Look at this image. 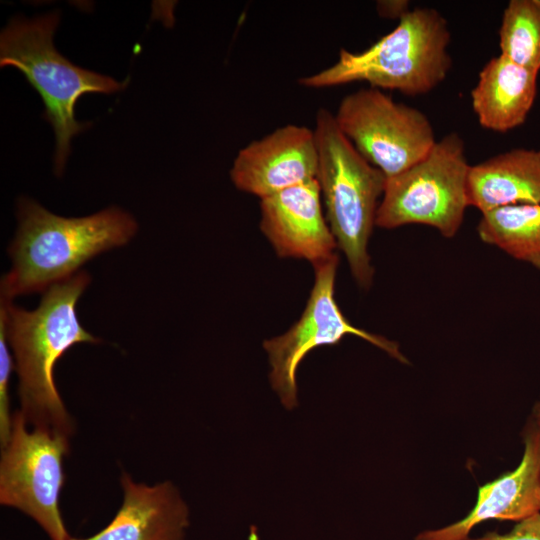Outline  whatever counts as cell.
<instances>
[{
  "label": "cell",
  "mask_w": 540,
  "mask_h": 540,
  "mask_svg": "<svg viewBox=\"0 0 540 540\" xmlns=\"http://www.w3.org/2000/svg\"><path fill=\"white\" fill-rule=\"evenodd\" d=\"M90 281V275L81 270L45 290L33 310L1 299L0 324L19 378V411L31 427L69 437L74 431L73 420L55 385L54 367L72 346L101 341L83 328L77 316L78 300Z\"/></svg>",
  "instance_id": "1"
},
{
  "label": "cell",
  "mask_w": 540,
  "mask_h": 540,
  "mask_svg": "<svg viewBox=\"0 0 540 540\" xmlns=\"http://www.w3.org/2000/svg\"><path fill=\"white\" fill-rule=\"evenodd\" d=\"M18 224L8 248L12 266L1 280L2 300L44 292L95 256L127 244L138 229L135 219L117 207L65 218L28 198L19 200Z\"/></svg>",
  "instance_id": "2"
},
{
  "label": "cell",
  "mask_w": 540,
  "mask_h": 540,
  "mask_svg": "<svg viewBox=\"0 0 540 540\" xmlns=\"http://www.w3.org/2000/svg\"><path fill=\"white\" fill-rule=\"evenodd\" d=\"M451 33L444 16L433 8H416L367 49H341L337 61L299 79L308 88L366 82L380 90L416 96L431 92L447 77L452 59Z\"/></svg>",
  "instance_id": "3"
},
{
  "label": "cell",
  "mask_w": 540,
  "mask_h": 540,
  "mask_svg": "<svg viewBox=\"0 0 540 540\" xmlns=\"http://www.w3.org/2000/svg\"><path fill=\"white\" fill-rule=\"evenodd\" d=\"M313 130L318 154L316 180L328 225L352 276L367 289L374 276L368 243L387 177L356 150L326 108L317 111Z\"/></svg>",
  "instance_id": "4"
},
{
  "label": "cell",
  "mask_w": 540,
  "mask_h": 540,
  "mask_svg": "<svg viewBox=\"0 0 540 540\" xmlns=\"http://www.w3.org/2000/svg\"><path fill=\"white\" fill-rule=\"evenodd\" d=\"M59 13L34 19H13L1 32V67L22 71L45 105L44 117L56 136L55 173L61 175L73 136L87 125L75 118V105L86 93L110 94L123 88L115 79L73 65L54 47L53 35Z\"/></svg>",
  "instance_id": "5"
},
{
  "label": "cell",
  "mask_w": 540,
  "mask_h": 540,
  "mask_svg": "<svg viewBox=\"0 0 540 540\" xmlns=\"http://www.w3.org/2000/svg\"><path fill=\"white\" fill-rule=\"evenodd\" d=\"M470 166L458 133L437 140L423 159L387 179L376 226L394 229L421 224L435 228L445 238L454 237L469 207Z\"/></svg>",
  "instance_id": "6"
},
{
  "label": "cell",
  "mask_w": 540,
  "mask_h": 540,
  "mask_svg": "<svg viewBox=\"0 0 540 540\" xmlns=\"http://www.w3.org/2000/svg\"><path fill=\"white\" fill-rule=\"evenodd\" d=\"M29 426L19 410L13 414L9 439L1 447L0 503L31 517L51 540H69L59 498L70 437Z\"/></svg>",
  "instance_id": "7"
},
{
  "label": "cell",
  "mask_w": 540,
  "mask_h": 540,
  "mask_svg": "<svg viewBox=\"0 0 540 540\" xmlns=\"http://www.w3.org/2000/svg\"><path fill=\"white\" fill-rule=\"evenodd\" d=\"M334 117L356 150L387 179L423 159L437 141L423 112L373 87L345 96Z\"/></svg>",
  "instance_id": "8"
},
{
  "label": "cell",
  "mask_w": 540,
  "mask_h": 540,
  "mask_svg": "<svg viewBox=\"0 0 540 540\" xmlns=\"http://www.w3.org/2000/svg\"><path fill=\"white\" fill-rule=\"evenodd\" d=\"M337 266V255L314 266V285L301 317L285 333L263 343L271 367V386L287 409L297 406L296 372L304 357L317 347L338 344L347 335L408 364L396 342L358 328L344 316L334 297Z\"/></svg>",
  "instance_id": "9"
},
{
  "label": "cell",
  "mask_w": 540,
  "mask_h": 540,
  "mask_svg": "<svg viewBox=\"0 0 540 540\" xmlns=\"http://www.w3.org/2000/svg\"><path fill=\"white\" fill-rule=\"evenodd\" d=\"M317 170L314 130L288 124L242 148L230 177L236 188L262 199L316 179Z\"/></svg>",
  "instance_id": "10"
},
{
  "label": "cell",
  "mask_w": 540,
  "mask_h": 540,
  "mask_svg": "<svg viewBox=\"0 0 540 540\" xmlns=\"http://www.w3.org/2000/svg\"><path fill=\"white\" fill-rule=\"evenodd\" d=\"M260 212V229L278 256L305 259L315 266L336 255L316 179L262 198Z\"/></svg>",
  "instance_id": "11"
},
{
  "label": "cell",
  "mask_w": 540,
  "mask_h": 540,
  "mask_svg": "<svg viewBox=\"0 0 540 540\" xmlns=\"http://www.w3.org/2000/svg\"><path fill=\"white\" fill-rule=\"evenodd\" d=\"M540 511V425L534 420L524 430V453L513 471L478 488L474 508L446 527L425 530L414 540H466L484 521H520Z\"/></svg>",
  "instance_id": "12"
},
{
  "label": "cell",
  "mask_w": 540,
  "mask_h": 540,
  "mask_svg": "<svg viewBox=\"0 0 540 540\" xmlns=\"http://www.w3.org/2000/svg\"><path fill=\"white\" fill-rule=\"evenodd\" d=\"M123 502L112 521L88 538L69 540H183L189 511L169 481L155 485L135 482L123 472Z\"/></svg>",
  "instance_id": "13"
},
{
  "label": "cell",
  "mask_w": 540,
  "mask_h": 540,
  "mask_svg": "<svg viewBox=\"0 0 540 540\" xmlns=\"http://www.w3.org/2000/svg\"><path fill=\"white\" fill-rule=\"evenodd\" d=\"M537 78V71L502 55L491 58L470 94L479 124L499 133L522 125L537 95Z\"/></svg>",
  "instance_id": "14"
},
{
  "label": "cell",
  "mask_w": 540,
  "mask_h": 540,
  "mask_svg": "<svg viewBox=\"0 0 540 540\" xmlns=\"http://www.w3.org/2000/svg\"><path fill=\"white\" fill-rule=\"evenodd\" d=\"M467 192L469 206L481 214L540 204V149L515 148L471 165Z\"/></svg>",
  "instance_id": "15"
},
{
  "label": "cell",
  "mask_w": 540,
  "mask_h": 540,
  "mask_svg": "<svg viewBox=\"0 0 540 540\" xmlns=\"http://www.w3.org/2000/svg\"><path fill=\"white\" fill-rule=\"evenodd\" d=\"M479 238L540 270V204L514 205L482 214Z\"/></svg>",
  "instance_id": "16"
},
{
  "label": "cell",
  "mask_w": 540,
  "mask_h": 540,
  "mask_svg": "<svg viewBox=\"0 0 540 540\" xmlns=\"http://www.w3.org/2000/svg\"><path fill=\"white\" fill-rule=\"evenodd\" d=\"M500 55L540 70V0H510L499 29Z\"/></svg>",
  "instance_id": "17"
},
{
  "label": "cell",
  "mask_w": 540,
  "mask_h": 540,
  "mask_svg": "<svg viewBox=\"0 0 540 540\" xmlns=\"http://www.w3.org/2000/svg\"><path fill=\"white\" fill-rule=\"evenodd\" d=\"M6 337L5 329L0 324V442L3 447L10 436L13 414L10 412L9 381L15 367L13 356Z\"/></svg>",
  "instance_id": "18"
},
{
  "label": "cell",
  "mask_w": 540,
  "mask_h": 540,
  "mask_svg": "<svg viewBox=\"0 0 540 540\" xmlns=\"http://www.w3.org/2000/svg\"><path fill=\"white\" fill-rule=\"evenodd\" d=\"M466 540H540V511L520 521L507 533L487 532L478 538Z\"/></svg>",
  "instance_id": "19"
},
{
  "label": "cell",
  "mask_w": 540,
  "mask_h": 540,
  "mask_svg": "<svg viewBox=\"0 0 540 540\" xmlns=\"http://www.w3.org/2000/svg\"><path fill=\"white\" fill-rule=\"evenodd\" d=\"M409 3L407 0H381L377 1L376 7L380 16L400 20L410 11Z\"/></svg>",
  "instance_id": "20"
},
{
  "label": "cell",
  "mask_w": 540,
  "mask_h": 540,
  "mask_svg": "<svg viewBox=\"0 0 540 540\" xmlns=\"http://www.w3.org/2000/svg\"><path fill=\"white\" fill-rule=\"evenodd\" d=\"M534 420L540 425V400L535 404L534 407Z\"/></svg>",
  "instance_id": "21"
}]
</instances>
